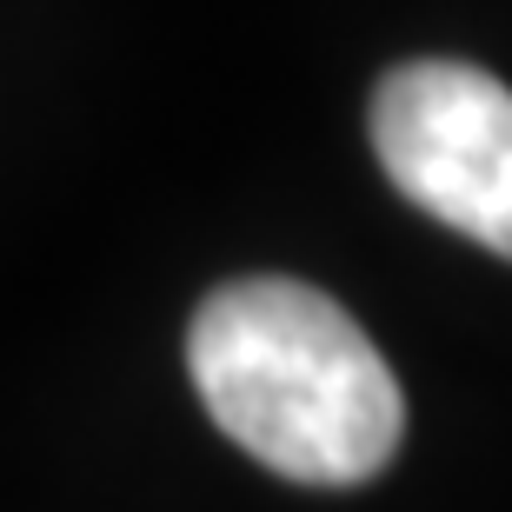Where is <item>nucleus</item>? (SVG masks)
<instances>
[{"mask_svg":"<svg viewBox=\"0 0 512 512\" xmlns=\"http://www.w3.org/2000/svg\"><path fill=\"white\" fill-rule=\"evenodd\" d=\"M373 153L419 213L512 260V87L466 60H406L373 94Z\"/></svg>","mask_w":512,"mask_h":512,"instance_id":"f03ea898","label":"nucleus"},{"mask_svg":"<svg viewBox=\"0 0 512 512\" xmlns=\"http://www.w3.org/2000/svg\"><path fill=\"white\" fill-rule=\"evenodd\" d=\"M187 373L213 426L300 486H366L406 433L380 346L320 286L233 280L187 333Z\"/></svg>","mask_w":512,"mask_h":512,"instance_id":"f257e3e1","label":"nucleus"}]
</instances>
